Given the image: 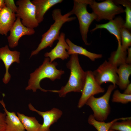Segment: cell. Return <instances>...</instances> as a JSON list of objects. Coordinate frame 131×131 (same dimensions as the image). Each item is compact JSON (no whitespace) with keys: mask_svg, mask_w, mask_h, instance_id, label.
Listing matches in <instances>:
<instances>
[{"mask_svg":"<svg viewBox=\"0 0 131 131\" xmlns=\"http://www.w3.org/2000/svg\"><path fill=\"white\" fill-rule=\"evenodd\" d=\"M66 66L70 72L67 83L59 90H51V92L58 93L60 97H65L67 94L71 92L81 93L85 82V72L80 66L78 54L71 55Z\"/></svg>","mask_w":131,"mask_h":131,"instance_id":"6da1fadb","label":"cell"},{"mask_svg":"<svg viewBox=\"0 0 131 131\" xmlns=\"http://www.w3.org/2000/svg\"><path fill=\"white\" fill-rule=\"evenodd\" d=\"M72 15L70 11L62 15L61 10L59 8H56L53 11L52 16L54 22L48 30L42 35L40 43L36 49L32 52L30 57L38 54L47 47L52 46L54 41L58 40L60 31L63 25L76 19L75 17H70Z\"/></svg>","mask_w":131,"mask_h":131,"instance_id":"7a4b0ae2","label":"cell"},{"mask_svg":"<svg viewBox=\"0 0 131 131\" xmlns=\"http://www.w3.org/2000/svg\"><path fill=\"white\" fill-rule=\"evenodd\" d=\"M57 63L55 62H50L49 58H45L42 65L30 74L28 85L25 88V90H32L34 92L38 89L44 92L49 91L50 90L42 88L40 83L42 79L45 78H49L52 81L60 79L65 72L61 69L57 68Z\"/></svg>","mask_w":131,"mask_h":131,"instance_id":"3957f363","label":"cell"},{"mask_svg":"<svg viewBox=\"0 0 131 131\" xmlns=\"http://www.w3.org/2000/svg\"><path fill=\"white\" fill-rule=\"evenodd\" d=\"M73 8L70 11L75 15L78 20L80 30L82 38L85 44L89 45L87 41V34L92 22L96 20L97 17L93 12L90 13L87 9L88 5L85 0H74Z\"/></svg>","mask_w":131,"mask_h":131,"instance_id":"277c9868","label":"cell"},{"mask_svg":"<svg viewBox=\"0 0 131 131\" xmlns=\"http://www.w3.org/2000/svg\"><path fill=\"white\" fill-rule=\"evenodd\" d=\"M116 87V85L110 84L103 95L98 98L92 96L86 102L85 104L91 108L93 113V115L96 120L104 121L107 119L111 111L109 104L110 96Z\"/></svg>","mask_w":131,"mask_h":131,"instance_id":"5b68a950","label":"cell"},{"mask_svg":"<svg viewBox=\"0 0 131 131\" xmlns=\"http://www.w3.org/2000/svg\"><path fill=\"white\" fill-rule=\"evenodd\" d=\"M97 17L96 20L103 19L109 21L113 19L115 16L124 12V9L121 6L116 4L112 0H106L97 2L94 0H85Z\"/></svg>","mask_w":131,"mask_h":131,"instance_id":"8992f818","label":"cell"},{"mask_svg":"<svg viewBox=\"0 0 131 131\" xmlns=\"http://www.w3.org/2000/svg\"><path fill=\"white\" fill-rule=\"evenodd\" d=\"M17 9L16 17L21 19V22L25 26L34 29L39 25L36 18L35 6L30 0H19L16 2Z\"/></svg>","mask_w":131,"mask_h":131,"instance_id":"52a82bcc","label":"cell"},{"mask_svg":"<svg viewBox=\"0 0 131 131\" xmlns=\"http://www.w3.org/2000/svg\"><path fill=\"white\" fill-rule=\"evenodd\" d=\"M105 91L104 89L96 81L93 72L90 70L85 71V82L78 107L80 108L83 107L91 96L103 93Z\"/></svg>","mask_w":131,"mask_h":131,"instance_id":"ba28073f","label":"cell"},{"mask_svg":"<svg viewBox=\"0 0 131 131\" xmlns=\"http://www.w3.org/2000/svg\"><path fill=\"white\" fill-rule=\"evenodd\" d=\"M117 68L108 61L105 60L93 73L95 79L99 85L110 82L116 85L118 79Z\"/></svg>","mask_w":131,"mask_h":131,"instance_id":"9c48e42d","label":"cell"},{"mask_svg":"<svg viewBox=\"0 0 131 131\" xmlns=\"http://www.w3.org/2000/svg\"><path fill=\"white\" fill-rule=\"evenodd\" d=\"M10 31V34L7 37V40L9 46L11 48L18 45V41L22 36L32 35L35 33L34 29L28 28L24 26L18 17H17Z\"/></svg>","mask_w":131,"mask_h":131,"instance_id":"30bf717a","label":"cell"},{"mask_svg":"<svg viewBox=\"0 0 131 131\" xmlns=\"http://www.w3.org/2000/svg\"><path fill=\"white\" fill-rule=\"evenodd\" d=\"M20 55L19 51L10 50L8 45L0 48V60L3 62L6 69V72L2 79L4 84L8 83L10 79L11 75L8 72L10 66L14 62L19 63Z\"/></svg>","mask_w":131,"mask_h":131,"instance_id":"8fae6325","label":"cell"},{"mask_svg":"<svg viewBox=\"0 0 131 131\" xmlns=\"http://www.w3.org/2000/svg\"><path fill=\"white\" fill-rule=\"evenodd\" d=\"M28 106L30 110L36 112L43 118V123L39 131H50L51 126L57 122L63 113L61 111L57 108H54L50 110L42 112L35 109L31 103Z\"/></svg>","mask_w":131,"mask_h":131,"instance_id":"7c38bea8","label":"cell"},{"mask_svg":"<svg viewBox=\"0 0 131 131\" xmlns=\"http://www.w3.org/2000/svg\"><path fill=\"white\" fill-rule=\"evenodd\" d=\"M65 35L64 33H61L55 47L50 51L45 54V57L49 58L50 62H52L55 59L58 58L64 60L69 57V55L67 52L69 47L65 40Z\"/></svg>","mask_w":131,"mask_h":131,"instance_id":"4fadbf2b","label":"cell"},{"mask_svg":"<svg viewBox=\"0 0 131 131\" xmlns=\"http://www.w3.org/2000/svg\"><path fill=\"white\" fill-rule=\"evenodd\" d=\"M125 22L122 17L118 16L106 23L96 24L95 27L90 31L93 32L99 29H106L110 33L115 36L118 42V46H120L121 45V31L123 27Z\"/></svg>","mask_w":131,"mask_h":131,"instance_id":"5bb4252c","label":"cell"},{"mask_svg":"<svg viewBox=\"0 0 131 131\" xmlns=\"http://www.w3.org/2000/svg\"><path fill=\"white\" fill-rule=\"evenodd\" d=\"M16 14L6 6L0 10V34L6 36L15 21Z\"/></svg>","mask_w":131,"mask_h":131,"instance_id":"9a60e30c","label":"cell"},{"mask_svg":"<svg viewBox=\"0 0 131 131\" xmlns=\"http://www.w3.org/2000/svg\"><path fill=\"white\" fill-rule=\"evenodd\" d=\"M62 0H33L31 1L35 8L36 19L38 23L42 22L46 12L55 5L61 3Z\"/></svg>","mask_w":131,"mask_h":131,"instance_id":"2e32d148","label":"cell"},{"mask_svg":"<svg viewBox=\"0 0 131 131\" xmlns=\"http://www.w3.org/2000/svg\"><path fill=\"white\" fill-rule=\"evenodd\" d=\"M0 104L6 113L5 131H25L22 124L15 112L8 111L6 109L3 99L0 100Z\"/></svg>","mask_w":131,"mask_h":131,"instance_id":"e0dca14e","label":"cell"},{"mask_svg":"<svg viewBox=\"0 0 131 131\" xmlns=\"http://www.w3.org/2000/svg\"><path fill=\"white\" fill-rule=\"evenodd\" d=\"M117 73L118 77L117 85L120 89L124 90L130 83L129 79L131 74V65L125 63L120 65Z\"/></svg>","mask_w":131,"mask_h":131,"instance_id":"ac0fdd59","label":"cell"},{"mask_svg":"<svg viewBox=\"0 0 131 131\" xmlns=\"http://www.w3.org/2000/svg\"><path fill=\"white\" fill-rule=\"evenodd\" d=\"M66 41L69 47L67 52L69 55L73 54L81 55L87 57L92 61H94L96 59L101 58L102 57L101 54L91 52L82 47L75 44L68 38L66 39Z\"/></svg>","mask_w":131,"mask_h":131,"instance_id":"d6986e66","label":"cell"},{"mask_svg":"<svg viewBox=\"0 0 131 131\" xmlns=\"http://www.w3.org/2000/svg\"><path fill=\"white\" fill-rule=\"evenodd\" d=\"M131 117L115 118L110 122L105 123L96 120L93 115H90L88 119L89 124L93 126L98 131H109L112 124L119 120H125L131 118Z\"/></svg>","mask_w":131,"mask_h":131,"instance_id":"ffe728a7","label":"cell"},{"mask_svg":"<svg viewBox=\"0 0 131 131\" xmlns=\"http://www.w3.org/2000/svg\"><path fill=\"white\" fill-rule=\"evenodd\" d=\"M17 116L26 131H39L41 124L40 123L35 117L28 116L17 113Z\"/></svg>","mask_w":131,"mask_h":131,"instance_id":"44dd1931","label":"cell"},{"mask_svg":"<svg viewBox=\"0 0 131 131\" xmlns=\"http://www.w3.org/2000/svg\"><path fill=\"white\" fill-rule=\"evenodd\" d=\"M121 46H118L116 50L112 52L109 58L108 61L116 66L125 63L127 56V51L122 50Z\"/></svg>","mask_w":131,"mask_h":131,"instance_id":"7402d4cb","label":"cell"},{"mask_svg":"<svg viewBox=\"0 0 131 131\" xmlns=\"http://www.w3.org/2000/svg\"><path fill=\"white\" fill-rule=\"evenodd\" d=\"M114 2L118 5H121L125 7L124 10L126 14L125 21L123 27L130 30L131 29V1L129 0H113Z\"/></svg>","mask_w":131,"mask_h":131,"instance_id":"603a6c76","label":"cell"},{"mask_svg":"<svg viewBox=\"0 0 131 131\" xmlns=\"http://www.w3.org/2000/svg\"><path fill=\"white\" fill-rule=\"evenodd\" d=\"M130 30L123 27L121 29V48L124 51H127L131 45V34Z\"/></svg>","mask_w":131,"mask_h":131,"instance_id":"cb8c5ba5","label":"cell"},{"mask_svg":"<svg viewBox=\"0 0 131 131\" xmlns=\"http://www.w3.org/2000/svg\"><path fill=\"white\" fill-rule=\"evenodd\" d=\"M117 121L112 124L110 129L117 131H131V118L121 122Z\"/></svg>","mask_w":131,"mask_h":131,"instance_id":"d4e9b609","label":"cell"},{"mask_svg":"<svg viewBox=\"0 0 131 131\" xmlns=\"http://www.w3.org/2000/svg\"><path fill=\"white\" fill-rule=\"evenodd\" d=\"M112 101L125 104L131 101V95H127L121 93L119 91L115 90L113 94Z\"/></svg>","mask_w":131,"mask_h":131,"instance_id":"484cf974","label":"cell"},{"mask_svg":"<svg viewBox=\"0 0 131 131\" xmlns=\"http://www.w3.org/2000/svg\"><path fill=\"white\" fill-rule=\"evenodd\" d=\"M5 6L13 12L16 13L17 6L15 4L13 0H4Z\"/></svg>","mask_w":131,"mask_h":131,"instance_id":"4316f807","label":"cell"},{"mask_svg":"<svg viewBox=\"0 0 131 131\" xmlns=\"http://www.w3.org/2000/svg\"><path fill=\"white\" fill-rule=\"evenodd\" d=\"M6 113L0 112V131H5L6 124L5 120Z\"/></svg>","mask_w":131,"mask_h":131,"instance_id":"83f0119b","label":"cell"},{"mask_svg":"<svg viewBox=\"0 0 131 131\" xmlns=\"http://www.w3.org/2000/svg\"><path fill=\"white\" fill-rule=\"evenodd\" d=\"M128 51V55L126 58L125 63L131 65V48H128L127 50Z\"/></svg>","mask_w":131,"mask_h":131,"instance_id":"f1b7e54d","label":"cell"},{"mask_svg":"<svg viewBox=\"0 0 131 131\" xmlns=\"http://www.w3.org/2000/svg\"><path fill=\"white\" fill-rule=\"evenodd\" d=\"M123 93L127 95H131V83H130L124 90Z\"/></svg>","mask_w":131,"mask_h":131,"instance_id":"f546056e","label":"cell"},{"mask_svg":"<svg viewBox=\"0 0 131 131\" xmlns=\"http://www.w3.org/2000/svg\"><path fill=\"white\" fill-rule=\"evenodd\" d=\"M5 6L4 0H0V10Z\"/></svg>","mask_w":131,"mask_h":131,"instance_id":"4dcf8cb0","label":"cell"},{"mask_svg":"<svg viewBox=\"0 0 131 131\" xmlns=\"http://www.w3.org/2000/svg\"><path fill=\"white\" fill-rule=\"evenodd\" d=\"M109 131H115V130H112L110 129L109 130Z\"/></svg>","mask_w":131,"mask_h":131,"instance_id":"1f68e13d","label":"cell"}]
</instances>
